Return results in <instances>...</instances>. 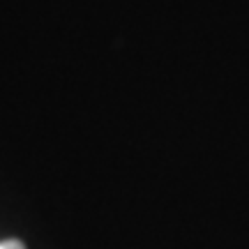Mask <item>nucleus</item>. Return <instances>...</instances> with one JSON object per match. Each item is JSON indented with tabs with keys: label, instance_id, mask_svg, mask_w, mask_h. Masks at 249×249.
<instances>
[{
	"label": "nucleus",
	"instance_id": "obj_1",
	"mask_svg": "<svg viewBox=\"0 0 249 249\" xmlns=\"http://www.w3.org/2000/svg\"><path fill=\"white\" fill-rule=\"evenodd\" d=\"M0 249H26L18 240H5L0 242Z\"/></svg>",
	"mask_w": 249,
	"mask_h": 249
}]
</instances>
